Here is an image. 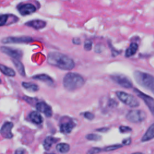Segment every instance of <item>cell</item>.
I'll return each instance as SVG.
<instances>
[{"mask_svg":"<svg viewBox=\"0 0 154 154\" xmlns=\"http://www.w3.org/2000/svg\"><path fill=\"white\" fill-rule=\"evenodd\" d=\"M119 130H120V132L122 133H127V132H131L132 131V129L128 126H120L119 127Z\"/></svg>","mask_w":154,"mask_h":154,"instance_id":"obj_28","label":"cell"},{"mask_svg":"<svg viewBox=\"0 0 154 154\" xmlns=\"http://www.w3.org/2000/svg\"><path fill=\"white\" fill-rule=\"evenodd\" d=\"M109 130V128H100V129H97L96 131H98V132H105L106 131H108Z\"/></svg>","mask_w":154,"mask_h":154,"instance_id":"obj_33","label":"cell"},{"mask_svg":"<svg viewBox=\"0 0 154 154\" xmlns=\"http://www.w3.org/2000/svg\"><path fill=\"white\" fill-rule=\"evenodd\" d=\"M131 139L130 138L124 139L122 141V143L124 145H129L131 144Z\"/></svg>","mask_w":154,"mask_h":154,"instance_id":"obj_31","label":"cell"},{"mask_svg":"<svg viewBox=\"0 0 154 154\" xmlns=\"http://www.w3.org/2000/svg\"><path fill=\"white\" fill-rule=\"evenodd\" d=\"M25 25L33 28L35 29H40L45 28L46 25V22L42 20L36 19L30 20L25 23Z\"/></svg>","mask_w":154,"mask_h":154,"instance_id":"obj_14","label":"cell"},{"mask_svg":"<svg viewBox=\"0 0 154 154\" xmlns=\"http://www.w3.org/2000/svg\"><path fill=\"white\" fill-rule=\"evenodd\" d=\"M32 41L30 37L20 36V37H8L3 38L1 42L3 43H29Z\"/></svg>","mask_w":154,"mask_h":154,"instance_id":"obj_7","label":"cell"},{"mask_svg":"<svg viewBox=\"0 0 154 154\" xmlns=\"http://www.w3.org/2000/svg\"><path fill=\"white\" fill-rule=\"evenodd\" d=\"M101 152V149L99 147H93L90 149L88 152L87 153H97Z\"/></svg>","mask_w":154,"mask_h":154,"instance_id":"obj_30","label":"cell"},{"mask_svg":"<svg viewBox=\"0 0 154 154\" xmlns=\"http://www.w3.org/2000/svg\"><path fill=\"white\" fill-rule=\"evenodd\" d=\"M24 152H25V151L23 149H18L16 151V153H23Z\"/></svg>","mask_w":154,"mask_h":154,"instance_id":"obj_34","label":"cell"},{"mask_svg":"<svg viewBox=\"0 0 154 154\" xmlns=\"http://www.w3.org/2000/svg\"><path fill=\"white\" fill-rule=\"evenodd\" d=\"M122 147V145L120 144H114L112 146H109L106 147L103 150L106 151V152H109V151H112V150H117L120 147Z\"/></svg>","mask_w":154,"mask_h":154,"instance_id":"obj_25","label":"cell"},{"mask_svg":"<svg viewBox=\"0 0 154 154\" xmlns=\"http://www.w3.org/2000/svg\"><path fill=\"white\" fill-rule=\"evenodd\" d=\"M75 126V123L72 120L64 122L60 125V131L65 134H68L72 132Z\"/></svg>","mask_w":154,"mask_h":154,"instance_id":"obj_13","label":"cell"},{"mask_svg":"<svg viewBox=\"0 0 154 154\" xmlns=\"http://www.w3.org/2000/svg\"><path fill=\"white\" fill-rule=\"evenodd\" d=\"M154 137V125L152 124L148 128L147 131L146 132L144 135L141 138L142 142L147 141L153 139Z\"/></svg>","mask_w":154,"mask_h":154,"instance_id":"obj_17","label":"cell"},{"mask_svg":"<svg viewBox=\"0 0 154 154\" xmlns=\"http://www.w3.org/2000/svg\"><path fill=\"white\" fill-rule=\"evenodd\" d=\"M32 78L34 79L39 80V81H43V82L46 83L49 85H51L54 83V81H53L52 79L49 76H48V75H46V74L36 75L33 76Z\"/></svg>","mask_w":154,"mask_h":154,"instance_id":"obj_15","label":"cell"},{"mask_svg":"<svg viewBox=\"0 0 154 154\" xmlns=\"http://www.w3.org/2000/svg\"><path fill=\"white\" fill-rule=\"evenodd\" d=\"M13 62L14 65L15 66L17 72L19 73V74L23 76H25V69H24V66L22 64V63L18 60L17 59H13Z\"/></svg>","mask_w":154,"mask_h":154,"instance_id":"obj_20","label":"cell"},{"mask_svg":"<svg viewBox=\"0 0 154 154\" xmlns=\"http://www.w3.org/2000/svg\"><path fill=\"white\" fill-rule=\"evenodd\" d=\"M84 117L88 119V120H91L94 119V116L93 114H92L91 112H85L84 113Z\"/></svg>","mask_w":154,"mask_h":154,"instance_id":"obj_29","label":"cell"},{"mask_svg":"<svg viewBox=\"0 0 154 154\" xmlns=\"http://www.w3.org/2000/svg\"><path fill=\"white\" fill-rule=\"evenodd\" d=\"M29 117L32 122H33L34 123L37 124V125H40V124L42 123L43 120V117H42L41 114L37 111H32L29 114Z\"/></svg>","mask_w":154,"mask_h":154,"instance_id":"obj_16","label":"cell"},{"mask_svg":"<svg viewBox=\"0 0 154 154\" xmlns=\"http://www.w3.org/2000/svg\"><path fill=\"white\" fill-rule=\"evenodd\" d=\"M92 42L90 40H86L84 42V49L87 51H89L92 48Z\"/></svg>","mask_w":154,"mask_h":154,"instance_id":"obj_26","label":"cell"},{"mask_svg":"<svg viewBox=\"0 0 154 154\" xmlns=\"http://www.w3.org/2000/svg\"><path fill=\"white\" fill-rule=\"evenodd\" d=\"M0 51L2 52L9 55L10 57L14 59L18 60L22 56V52L19 49H12L11 48L5 46H1L0 47Z\"/></svg>","mask_w":154,"mask_h":154,"instance_id":"obj_9","label":"cell"},{"mask_svg":"<svg viewBox=\"0 0 154 154\" xmlns=\"http://www.w3.org/2000/svg\"><path fill=\"white\" fill-rule=\"evenodd\" d=\"M35 108L40 112L43 113L46 117H50L52 115L51 107L45 102H38L35 105Z\"/></svg>","mask_w":154,"mask_h":154,"instance_id":"obj_11","label":"cell"},{"mask_svg":"<svg viewBox=\"0 0 154 154\" xmlns=\"http://www.w3.org/2000/svg\"><path fill=\"white\" fill-rule=\"evenodd\" d=\"M112 80L121 87L126 88H130L132 87L131 81L126 76L122 74H114L111 76Z\"/></svg>","mask_w":154,"mask_h":154,"instance_id":"obj_6","label":"cell"},{"mask_svg":"<svg viewBox=\"0 0 154 154\" xmlns=\"http://www.w3.org/2000/svg\"><path fill=\"white\" fill-rule=\"evenodd\" d=\"M8 16L7 14L0 15V26L4 25L8 20Z\"/></svg>","mask_w":154,"mask_h":154,"instance_id":"obj_27","label":"cell"},{"mask_svg":"<svg viewBox=\"0 0 154 154\" xmlns=\"http://www.w3.org/2000/svg\"><path fill=\"white\" fill-rule=\"evenodd\" d=\"M134 78L137 82L146 89L150 90L152 93L154 90V79L152 75L137 70L134 73Z\"/></svg>","mask_w":154,"mask_h":154,"instance_id":"obj_3","label":"cell"},{"mask_svg":"<svg viewBox=\"0 0 154 154\" xmlns=\"http://www.w3.org/2000/svg\"><path fill=\"white\" fill-rule=\"evenodd\" d=\"M116 94L118 99L122 102L130 107H137L140 105V102L132 94L120 91H117Z\"/></svg>","mask_w":154,"mask_h":154,"instance_id":"obj_4","label":"cell"},{"mask_svg":"<svg viewBox=\"0 0 154 154\" xmlns=\"http://www.w3.org/2000/svg\"><path fill=\"white\" fill-rule=\"evenodd\" d=\"M13 127V123L11 122H5L0 129L1 135L5 138L10 139L13 137V135L11 132V129Z\"/></svg>","mask_w":154,"mask_h":154,"instance_id":"obj_10","label":"cell"},{"mask_svg":"<svg viewBox=\"0 0 154 154\" xmlns=\"http://www.w3.org/2000/svg\"><path fill=\"white\" fill-rule=\"evenodd\" d=\"M63 84L67 90L74 91L81 88L85 84V80L79 74L70 72L64 76Z\"/></svg>","mask_w":154,"mask_h":154,"instance_id":"obj_2","label":"cell"},{"mask_svg":"<svg viewBox=\"0 0 154 154\" xmlns=\"http://www.w3.org/2000/svg\"><path fill=\"white\" fill-rule=\"evenodd\" d=\"M1 83V79H0V84Z\"/></svg>","mask_w":154,"mask_h":154,"instance_id":"obj_35","label":"cell"},{"mask_svg":"<svg viewBox=\"0 0 154 154\" xmlns=\"http://www.w3.org/2000/svg\"><path fill=\"white\" fill-rule=\"evenodd\" d=\"M57 141H58V139L57 138H55V137H51V136L47 137L45 139V140L43 141V144L45 149L46 150H50V149L51 148L52 145L54 143H57Z\"/></svg>","mask_w":154,"mask_h":154,"instance_id":"obj_18","label":"cell"},{"mask_svg":"<svg viewBox=\"0 0 154 154\" xmlns=\"http://www.w3.org/2000/svg\"><path fill=\"white\" fill-rule=\"evenodd\" d=\"M0 71L3 74H4L5 75L8 76L13 77V76H14L16 75L15 72L13 69H12L10 67H8L4 65L1 64H0Z\"/></svg>","mask_w":154,"mask_h":154,"instance_id":"obj_21","label":"cell"},{"mask_svg":"<svg viewBox=\"0 0 154 154\" xmlns=\"http://www.w3.org/2000/svg\"><path fill=\"white\" fill-rule=\"evenodd\" d=\"M134 90L135 92V93L137 94V95L138 97H140L142 100H144V102H145V103L147 105L149 109L151 111L152 114H153V111H154V100H153V99L152 97L149 96L148 95H147L146 94H144L143 93H142L141 91H140V90H138L137 89H134Z\"/></svg>","mask_w":154,"mask_h":154,"instance_id":"obj_8","label":"cell"},{"mask_svg":"<svg viewBox=\"0 0 154 154\" xmlns=\"http://www.w3.org/2000/svg\"><path fill=\"white\" fill-rule=\"evenodd\" d=\"M146 113L142 110H131L126 115V119L131 122L138 123L146 119Z\"/></svg>","mask_w":154,"mask_h":154,"instance_id":"obj_5","label":"cell"},{"mask_svg":"<svg viewBox=\"0 0 154 154\" xmlns=\"http://www.w3.org/2000/svg\"><path fill=\"white\" fill-rule=\"evenodd\" d=\"M72 42L75 45H80L81 44V40L79 38H74L72 40Z\"/></svg>","mask_w":154,"mask_h":154,"instance_id":"obj_32","label":"cell"},{"mask_svg":"<svg viewBox=\"0 0 154 154\" xmlns=\"http://www.w3.org/2000/svg\"><path fill=\"white\" fill-rule=\"evenodd\" d=\"M56 150L61 153H67L70 150V146L67 143H59L56 146Z\"/></svg>","mask_w":154,"mask_h":154,"instance_id":"obj_22","label":"cell"},{"mask_svg":"<svg viewBox=\"0 0 154 154\" xmlns=\"http://www.w3.org/2000/svg\"><path fill=\"white\" fill-rule=\"evenodd\" d=\"M18 10L21 15L26 16L34 13L36 11V8L33 4L27 3L19 6Z\"/></svg>","mask_w":154,"mask_h":154,"instance_id":"obj_12","label":"cell"},{"mask_svg":"<svg viewBox=\"0 0 154 154\" xmlns=\"http://www.w3.org/2000/svg\"><path fill=\"white\" fill-rule=\"evenodd\" d=\"M138 48V45L136 43H132L130 44L128 48L125 52V57L128 58L133 56L137 52Z\"/></svg>","mask_w":154,"mask_h":154,"instance_id":"obj_19","label":"cell"},{"mask_svg":"<svg viewBox=\"0 0 154 154\" xmlns=\"http://www.w3.org/2000/svg\"><path fill=\"white\" fill-rule=\"evenodd\" d=\"M85 138L90 141H99L100 140L101 137L97 134H90L85 136Z\"/></svg>","mask_w":154,"mask_h":154,"instance_id":"obj_24","label":"cell"},{"mask_svg":"<svg viewBox=\"0 0 154 154\" xmlns=\"http://www.w3.org/2000/svg\"><path fill=\"white\" fill-rule=\"evenodd\" d=\"M22 86L26 90L31 91H37L38 90L39 88L38 86L34 83L31 82H23L22 83Z\"/></svg>","mask_w":154,"mask_h":154,"instance_id":"obj_23","label":"cell"},{"mask_svg":"<svg viewBox=\"0 0 154 154\" xmlns=\"http://www.w3.org/2000/svg\"><path fill=\"white\" fill-rule=\"evenodd\" d=\"M48 63L52 66L64 70H72L75 66V62L72 58L65 54L57 52H51L48 54Z\"/></svg>","mask_w":154,"mask_h":154,"instance_id":"obj_1","label":"cell"}]
</instances>
